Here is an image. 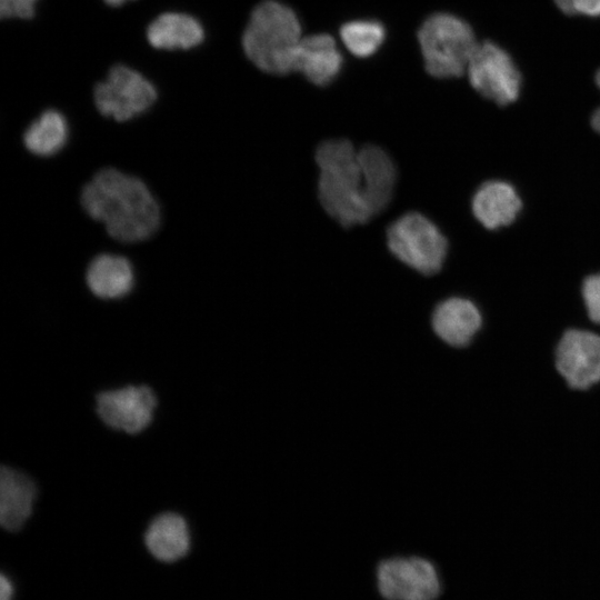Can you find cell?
Masks as SVG:
<instances>
[{
	"label": "cell",
	"instance_id": "obj_16",
	"mask_svg": "<svg viewBox=\"0 0 600 600\" xmlns=\"http://www.w3.org/2000/svg\"><path fill=\"white\" fill-rule=\"evenodd\" d=\"M477 220L487 229L510 224L521 209V200L503 181H488L474 193L471 202Z\"/></svg>",
	"mask_w": 600,
	"mask_h": 600
},
{
	"label": "cell",
	"instance_id": "obj_14",
	"mask_svg": "<svg viewBox=\"0 0 600 600\" xmlns=\"http://www.w3.org/2000/svg\"><path fill=\"white\" fill-rule=\"evenodd\" d=\"M143 544L157 561L173 563L183 559L191 549L187 519L170 510L153 516L143 531Z\"/></svg>",
	"mask_w": 600,
	"mask_h": 600
},
{
	"label": "cell",
	"instance_id": "obj_10",
	"mask_svg": "<svg viewBox=\"0 0 600 600\" xmlns=\"http://www.w3.org/2000/svg\"><path fill=\"white\" fill-rule=\"evenodd\" d=\"M554 363L569 387H592L600 381V336L580 329L566 331L557 346Z\"/></svg>",
	"mask_w": 600,
	"mask_h": 600
},
{
	"label": "cell",
	"instance_id": "obj_1",
	"mask_svg": "<svg viewBox=\"0 0 600 600\" xmlns=\"http://www.w3.org/2000/svg\"><path fill=\"white\" fill-rule=\"evenodd\" d=\"M81 204L118 241L146 240L160 224V208L148 187L113 168L100 170L83 187Z\"/></svg>",
	"mask_w": 600,
	"mask_h": 600
},
{
	"label": "cell",
	"instance_id": "obj_25",
	"mask_svg": "<svg viewBox=\"0 0 600 600\" xmlns=\"http://www.w3.org/2000/svg\"><path fill=\"white\" fill-rule=\"evenodd\" d=\"M596 83L598 84V87L600 88V69L598 70L597 74H596ZM591 124L593 127V129L598 132H600V108H598L592 118H591Z\"/></svg>",
	"mask_w": 600,
	"mask_h": 600
},
{
	"label": "cell",
	"instance_id": "obj_27",
	"mask_svg": "<svg viewBox=\"0 0 600 600\" xmlns=\"http://www.w3.org/2000/svg\"><path fill=\"white\" fill-rule=\"evenodd\" d=\"M126 1L128 0H104V2L109 6H112V7H118V6H121L122 3H124Z\"/></svg>",
	"mask_w": 600,
	"mask_h": 600
},
{
	"label": "cell",
	"instance_id": "obj_12",
	"mask_svg": "<svg viewBox=\"0 0 600 600\" xmlns=\"http://www.w3.org/2000/svg\"><path fill=\"white\" fill-rule=\"evenodd\" d=\"M36 478L12 464L0 468V524L8 532L20 531L32 518L39 499Z\"/></svg>",
	"mask_w": 600,
	"mask_h": 600
},
{
	"label": "cell",
	"instance_id": "obj_26",
	"mask_svg": "<svg viewBox=\"0 0 600 600\" xmlns=\"http://www.w3.org/2000/svg\"><path fill=\"white\" fill-rule=\"evenodd\" d=\"M557 7L567 14H573L571 8V0H554Z\"/></svg>",
	"mask_w": 600,
	"mask_h": 600
},
{
	"label": "cell",
	"instance_id": "obj_7",
	"mask_svg": "<svg viewBox=\"0 0 600 600\" xmlns=\"http://www.w3.org/2000/svg\"><path fill=\"white\" fill-rule=\"evenodd\" d=\"M377 588L386 600H437L441 578L434 563L419 557H391L376 570Z\"/></svg>",
	"mask_w": 600,
	"mask_h": 600
},
{
	"label": "cell",
	"instance_id": "obj_3",
	"mask_svg": "<svg viewBox=\"0 0 600 600\" xmlns=\"http://www.w3.org/2000/svg\"><path fill=\"white\" fill-rule=\"evenodd\" d=\"M302 37L300 21L290 7L264 0L250 14L242 34V49L261 71L284 76L293 72L294 56Z\"/></svg>",
	"mask_w": 600,
	"mask_h": 600
},
{
	"label": "cell",
	"instance_id": "obj_6",
	"mask_svg": "<svg viewBox=\"0 0 600 600\" xmlns=\"http://www.w3.org/2000/svg\"><path fill=\"white\" fill-rule=\"evenodd\" d=\"M159 397L147 383H127L100 390L93 397V410L109 430L127 436H139L156 419Z\"/></svg>",
	"mask_w": 600,
	"mask_h": 600
},
{
	"label": "cell",
	"instance_id": "obj_5",
	"mask_svg": "<svg viewBox=\"0 0 600 600\" xmlns=\"http://www.w3.org/2000/svg\"><path fill=\"white\" fill-rule=\"evenodd\" d=\"M418 40L427 72L440 79L464 74L479 43L468 22L447 12L429 16Z\"/></svg>",
	"mask_w": 600,
	"mask_h": 600
},
{
	"label": "cell",
	"instance_id": "obj_8",
	"mask_svg": "<svg viewBox=\"0 0 600 600\" xmlns=\"http://www.w3.org/2000/svg\"><path fill=\"white\" fill-rule=\"evenodd\" d=\"M154 86L140 72L116 64L93 89L99 112L117 121H127L146 112L157 100Z\"/></svg>",
	"mask_w": 600,
	"mask_h": 600
},
{
	"label": "cell",
	"instance_id": "obj_11",
	"mask_svg": "<svg viewBox=\"0 0 600 600\" xmlns=\"http://www.w3.org/2000/svg\"><path fill=\"white\" fill-rule=\"evenodd\" d=\"M364 178L366 197L373 218L386 212L393 202L400 180V169L387 148L364 142L358 148Z\"/></svg>",
	"mask_w": 600,
	"mask_h": 600
},
{
	"label": "cell",
	"instance_id": "obj_2",
	"mask_svg": "<svg viewBox=\"0 0 600 600\" xmlns=\"http://www.w3.org/2000/svg\"><path fill=\"white\" fill-rule=\"evenodd\" d=\"M357 144L349 138H327L317 143L316 198L321 210L344 230L374 218L369 208Z\"/></svg>",
	"mask_w": 600,
	"mask_h": 600
},
{
	"label": "cell",
	"instance_id": "obj_13",
	"mask_svg": "<svg viewBox=\"0 0 600 600\" xmlns=\"http://www.w3.org/2000/svg\"><path fill=\"white\" fill-rule=\"evenodd\" d=\"M477 306L462 297H450L438 302L430 314V328L444 344L452 348L468 346L481 327Z\"/></svg>",
	"mask_w": 600,
	"mask_h": 600
},
{
	"label": "cell",
	"instance_id": "obj_22",
	"mask_svg": "<svg viewBox=\"0 0 600 600\" xmlns=\"http://www.w3.org/2000/svg\"><path fill=\"white\" fill-rule=\"evenodd\" d=\"M38 0H0L1 18L29 19L34 16Z\"/></svg>",
	"mask_w": 600,
	"mask_h": 600
},
{
	"label": "cell",
	"instance_id": "obj_15",
	"mask_svg": "<svg viewBox=\"0 0 600 600\" xmlns=\"http://www.w3.org/2000/svg\"><path fill=\"white\" fill-rule=\"evenodd\" d=\"M343 63L337 42L330 34L303 36L294 56L293 72L302 73L318 87L336 79Z\"/></svg>",
	"mask_w": 600,
	"mask_h": 600
},
{
	"label": "cell",
	"instance_id": "obj_9",
	"mask_svg": "<svg viewBox=\"0 0 600 600\" xmlns=\"http://www.w3.org/2000/svg\"><path fill=\"white\" fill-rule=\"evenodd\" d=\"M472 88L497 104L517 100L521 89V73L510 54L492 41L478 43L467 68Z\"/></svg>",
	"mask_w": 600,
	"mask_h": 600
},
{
	"label": "cell",
	"instance_id": "obj_17",
	"mask_svg": "<svg viewBox=\"0 0 600 600\" xmlns=\"http://www.w3.org/2000/svg\"><path fill=\"white\" fill-rule=\"evenodd\" d=\"M89 290L103 300L128 294L134 282L133 269L122 256L102 253L92 259L86 273Z\"/></svg>",
	"mask_w": 600,
	"mask_h": 600
},
{
	"label": "cell",
	"instance_id": "obj_24",
	"mask_svg": "<svg viewBox=\"0 0 600 600\" xmlns=\"http://www.w3.org/2000/svg\"><path fill=\"white\" fill-rule=\"evenodd\" d=\"M14 599V584L10 577L2 573L0 576V600Z\"/></svg>",
	"mask_w": 600,
	"mask_h": 600
},
{
	"label": "cell",
	"instance_id": "obj_21",
	"mask_svg": "<svg viewBox=\"0 0 600 600\" xmlns=\"http://www.w3.org/2000/svg\"><path fill=\"white\" fill-rule=\"evenodd\" d=\"M582 296L589 318L600 324V273L584 280Z\"/></svg>",
	"mask_w": 600,
	"mask_h": 600
},
{
	"label": "cell",
	"instance_id": "obj_4",
	"mask_svg": "<svg viewBox=\"0 0 600 600\" xmlns=\"http://www.w3.org/2000/svg\"><path fill=\"white\" fill-rule=\"evenodd\" d=\"M384 243L400 264L422 277L440 272L448 253V240L424 213L409 210L393 219L384 230Z\"/></svg>",
	"mask_w": 600,
	"mask_h": 600
},
{
	"label": "cell",
	"instance_id": "obj_18",
	"mask_svg": "<svg viewBox=\"0 0 600 600\" xmlns=\"http://www.w3.org/2000/svg\"><path fill=\"white\" fill-rule=\"evenodd\" d=\"M147 40L156 49H191L204 39L202 24L192 16L182 12H166L157 17L147 28Z\"/></svg>",
	"mask_w": 600,
	"mask_h": 600
},
{
	"label": "cell",
	"instance_id": "obj_23",
	"mask_svg": "<svg viewBox=\"0 0 600 600\" xmlns=\"http://www.w3.org/2000/svg\"><path fill=\"white\" fill-rule=\"evenodd\" d=\"M572 13L600 16V0H571Z\"/></svg>",
	"mask_w": 600,
	"mask_h": 600
},
{
	"label": "cell",
	"instance_id": "obj_19",
	"mask_svg": "<svg viewBox=\"0 0 600 600\" xmlns=\"http://www.w3.org/2000/svg\"><path fill=\"white\" fill-rule=\"evenodd\" d=\"M68 123L57 110L43 111L23 133V143L33 154L49 157L59 152L68 139Z\"/></svg>",
	"mask_w": 600,
	"mask_h": 600
},
{
	"label": "cell",
	"instance_id": "obj_20",
	"mask_svg": "<svg viewBox=\"0 0 600 600\" xmlns=\"http://www.w3.org/2000/svg\"><path fill=\"white\" fill-rule=\"evenodd\" d=\"M384 37L383 26L376 20H353L340 28L342 43L359 58L373 54L381 47Z\"/></svg>",
	"mask_w": 600,
	"mask_h": 600
}]
</instances>
